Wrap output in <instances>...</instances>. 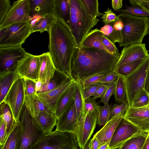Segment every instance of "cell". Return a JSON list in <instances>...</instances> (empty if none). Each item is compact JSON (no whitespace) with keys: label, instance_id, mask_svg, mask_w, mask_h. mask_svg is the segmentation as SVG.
I'll return each mask as SVG.
<instances>
[{"label":"cell","instance_id":"obj_1","mask_svg":"<svg viewBox=\"0 0 149 149\" xmlns=\"http://www.w3.org/2000/svg\"><path fill=\"white\" fill-rule=\"evenodd\" d=\"M120 56L118 51L111 54L95 48L77 47L71 63L72 77L80 83L92 76L113 72Z\"/></svg>","mask_w":149,"mask_h":149},{"label":"cell","instance_id":"obj_2","mask_svg":"<svg viewBox=\"0 0 149 149\" xmlns=\"http://www.w3.org/2000/svg\"><path fill=\"white\" fill-rule=\"evenodd\" d=\"M48 32L49 52L56 69L74 80L71 63L76 42L70 28L62 19L56 18Z\"/></svg>","mask_w":149,"mask_h":149},{"label":"cell","instance_id":"obj_3","mask_svg":"<svg viewBox=\"0 0 149 149\" xmlns=\"http://www.w3.org/2000/svg\"><path fill=\"white\" fill-rule=\"evenodd\" d=\"M117 16L123 24L119 46L142 43L144 37L149 34V17H139L123 13Z\"/></svg>","mask_w":149,"mask_h":149},{"label":"cell","instance_id":"obj_4","mask_svg":"<svg viewBox=\"0 0 149 149\" xmlns=\"http://www.w3.org/2000/svg\"><path fill=\"white\" fill-rule=\"evenodd\" d=\"M71 17L70 28L80 47L86 36L97 24L100 19L92 16L83 5L81 0H70Z\"/></svg>","mask_w":149,"mask_h":149},{"label":"cell","instance_id":"obj_5","mask_svg":"<svg viewBox=\"0 0 149 149\" xmlns=\"http://www.w3.org/2000/svg\"><path fill=\"white\" fill-rule=\"evenodd\" d=\"M19 122L20 133L17 149H31L45 133L28 112L24 104Z\"/></svg>","mask_w":149,"mask_h":149},{"label":"cell","instance_id":"obj_6","mask_svg":"<svg viewBox=\"0 0 149 149\" xmlns=\"http://www.w3.org/2000/svg\"><path fill=\"white\" fill-rule=\"evenodd\" d=\"M75 133L55 130L45 133L31 149H78Z\"/></svg>","mask_w":149,"mask_h":149},{"label":"cell","instance_id":"obj_7","mask_svg":"<svg viewBox=\"0 0 149 149\" xmlns=\"http://www.w3.org/2000/svg\"><path fill=\"white\" fill-rule=\"evenodd\" d=\"M31 22L16 23L0 29V47L22 45L32 33Z\"/></svg>","mask_w":149,"mask_h":149},{"label":"cell","instance_id":"obj_8","mask_svg":"<svg viewBox=\"0 0 149 149\" xmlns=\"http://www.w3.org/2000/svg\"><path fill=\"white\" fill-rule=\"evenodd\" d=\"M149 67V56L132 73L123 77L126 89L129 107H131L135 96L144 88Z\"/></svg>","mask_w":149,"mask_h":149},{"label":"cell","instance_id":"obj_9","mask_svg":"<svg viewBox=\"0 0 149 149\" xmlns=\"http://www.w3.org/2000/svg\"><path fill=\"white\" fill-rule=\"evenodd\" d=\"M24 96V80L19 77L14 83L3 101L10 107L15 122L19 121Z\"/></svg>","mask_w":149,"mask_h":149},{"label":"cell","instance_id":"obj_10","mask_svg":"<svg viewBox=\"0 0 149 149\" xmlns=\"http://www.w3.org/2000/svg\"><path fill=\"white\" fill-rule=\"evenodd\" d=\"M30 9V0L14 1L5 18L0 24V29L16 23L31 21Z\"/></svg>","mask_w":149,"mask_h":149},{"label":"cell","instance_id":"obj_11","mask_svg":"<svg viewBox=\"0 0 149 149\" xmlns=\"http://www.w3.org/2000/svg\"><path fill=\"white\" fill-rule=\"evenodd\" d=\"M26 53L22 45L0 47V72L15 71L18 62Z\"/></svg>","mask_w":149,"mask_h":149},{"label":"cell","instance_id":"obj_12","mask_svg":"<svg viewBox=\"0 0 149 149\" xmlns=\"http://www.w3.org/2000/svg\"><path fill=\"white\" fill-rule=\"evenodd\" d=\"M40 65L38 55L27 52L18 62L15 71L20 78L28 79L37 82L39 80Z\"/></svg>","mask_w":149,"mask_h":149},{"label":"cell","instance_id":"obj_13","mask_svg":"<svg viewBox=\"0 0 149 149\" xmlns=\"http://www.w3.org/2000/svg\"><path fill=\"white\" fill-rule=\"evenodd\" d=\"M141 132L137 127L123 117L110 140L109 144L110 149L118 148L130 139Z\"/></svg>","mask_w":149,"mask_h":149},{"label":"cell","instance_id":"obj_14","mask_svg":"<svg viewBox=\"0 0 149 149\" xmlns=\"http://www.w3.org/2000/svg\"><path fill=\"white\" fill-rule=\"evenodd\" d=\"M98 110L86 114L75 134L79 147L84 149L95 128Z\"/></svg>","mask_w":149,"mask_h":149},{"label":"cell","instance_id":"obj_15","mask_svg":"<svg viewBox=\"0 0 149 149\" xmlns=\"http://www.w3.org/2000/svg\"><path fill=\"white\" fill-rule=\"evenodd\" d=\"M146 46L144 43H136L124 47L114 71L126 63L148 58L149 54Z\"/></svg>","mask_w":149,"mask_h":149},{"label":"cell","instance_id":"obj_16","mask_svg":"<svg viewBox=\"0 0 149 149\" xmlns=\"http://www.w3.org/2000/svg\"><path fill=\"white\" fill-rule=\"evenodd\" d=\"M81 123L78 117L74 99L70 105L57 119L55 130L75 133Z\"/></svg>","mask_w":149,"mask_h":149},{"label":"cell","instance_id":"obj_17","mask_svg":"<svg viewBox=\"0 0 149 149\" xmlns=\"http://www.w3.org/2000/svg\"><path fill=\"white\" fill-rule=\"evenodd\" d=\"M123 118L141 132H149V109L146 106L137 108L129 107Z\"/></svg>","mask_w":149,"mask_h":149},{"label":"cell","instance_id":"obj_18","mask_svg":"<svg viewBox=\"0 0 149 149\" xmlns=\"http://www.w3.org/2000/svg\"><path fill=\"white\" fill-rule=\"evenodd\" d=\"M75 81L74 80H70L54 89L37 93V95L46 108L55 115L56 106L60 98L65 91Z\"/></svg>","mask_w":149,"mask_h":149},{"label":"cell","instance_id":"obj_19","mask_svg":"<svg viewBox=\"0 0 149 149\" xmlns=\"http://www.w3.org/2000/svg\"><path fill=\"white\" fill-rule=\"evenodd\" d=\"M125 113H121L109 119L103 127L93 136L96 137L101 146L110 143L114 132L118 124L123 118Z\"/></svg>","mask_w":149,"mask_h":149},{"label":"cell","instance_id":"obj_20","mask_svg":"<svg viewBox=\"0 0 149 149\" xmlns=\"http://www.w3.org/2000/svg\"><path fill=\"white\" fill-rule=\"evenodd\" d=\"M38 56L40 62L38 81L46 84L52 78L57 69L49 52Z\"/></svg>","mask_w":149,"mask_h":149},{"label":"cell","instance_id":"obj_21","mask_svg":"<svg viewBox=\"0 0 149 149\" xmlns=\"http://www.w3.org/2000/svg\"><path fill=\"white\" fill-rule=\"evenodd\" d=\"M54 3L55 0H30V15L54 16Z\"/></svg>","mask_w":149,"mask_h":149},{"label":"cell","instance_id":"obj_22","mask_svg":"<svg viewBox=\"0 0 149 149\" xmlns=\"http://www.w3.org/2000/svg\"><path fill=\"white\" fill-rule=\"evenodd\" d=\"M77 82L75 81L65 91L59 99L55 115L58 119L70 105L74 99Z\"/></svg>","mask_w":149,"mask_h":149},{"label":"cell","instance_id":"obj_23","mask_svg":"<svg viewBox=\"0 0 149 149\" xmlns=\"http://www.w3.org/2000/svg\"><path fill=\"white\" fill-rule=\"evenodd\" d=\"M104 35L98 29L92 30L84 39L80 47L84 48H95L111 53L103 44L102 38Z\"/></svg>","mask_w":149,"mask_h":149},{"label":"cell","instance_id":"obj_24","mask_svg":"<svg viewBox=\"0 0 149 149\" xmlns=\"http://www.w3.org/2000/svg\"><path fill=\"white\" fill-rule=\"evenodd\" d=\"M19 77L15 71L0 72V104L14 83Z\"/></svg>","mask_w":149,"mask_h":149},{"label":"cell","instance_id":"obj_25","mask_svg":"<svg viewBox=\"0 0 149 149\" xmlns=\"http://www.w3.org/2000/svg\"><path fill=\"white\" fill-rule=\"evenodd\" d=\"M24 104L33 118L37 117L40 113L45 111L52 113L45 107L37 95L25 96Z\"/></svg>","mask_w":149,"mask_h":149},{"label":"cell","instance_id":"obj_26","mask_svg":"<svg viewBox=\"0 0 149 149\" xmlns=\"http://www.w3.org/2000/svg\"><path fill=\"white\" fill-rule=\"evenodd\" d=\"M44 133L52 132L56 126L57 119L53 113L42 111L36 118H33Z\"/></svg>","mask_w":149,"mask_h":149},{"label":"cell","instance_id":"obj_27","mask_svg":"<svg viewBox=\"0 0 149 149\" xmlns=\"http://www.w3.org/2000/svg\"><path fill=\"white\" fill-rule=\"evenodd\" d=\"M70 0H55L54 16L63 20L70 28Z\"/></svg>","mask_w":149,"mask_h":149},{"label":"cell","instance_id":"obj_28","mask_svg":"<svg viewBox=\"0 0 149 149\" xmlns=\"http://www.w3.org/2000/svg\"><path fill=\"white\" fill-rule=\"evenodd\" d=\"M70 80L71 79L67 75L56 69L52 78L47 83L43 84L37 93L51 90Z\"/></svg>","mask_w":149,"mask_h":149},{"label":"cell","instance_id":"obj_29","mask_svg":"<svg viewBox=\"0 0 149 149\" xmlns=\"http://www.w3.org/2000/svg\"><path fill=\"white\" fill-rule=\"evenodd\" d=\"M20 127L19 121L15 122L4 144L0 149H17L19 142Z\"/></svg>","mask_w":149,"mask_h":149},{"label":"cell","instance_id":"obj_30","mask_svg":"<svg viewBox=\"0 0 149 149\" xmlns=\"http://www.w3.org/2000/svg\"><path fill=\"white\" fill-rule=\"evenodd\" d=\"M74 100L78 117L81 122L86 115L85 101L84 98L81 86L79 83L77 82Z\"/></svg>","mask_w":149,"mask_h":149},{"label":"cell","instance_id":"obj_31","mask_svg":"<svg viewBox=\"0 0 149 149\" xmlns=\"http://www.w3.org/2000/svg\"><path fill=\"white\" fill-rule=\"evenodd\" d=\"M147 136L148 134L141 132L127 140L118 149H141Z\"/></svg>","mask_w":149,"mask_h":149},{"label":"cell","instance_id":"obj_32","mask_svg":"<svg viewBox=\"0 0 149 149\" xmlns=\"http://www.w3.org/2000/svg\"><path fill=\"white\" fill-rule=\"evenodd\" d=\"M115 82L113 95L116 101L118 103L127 102L126 89L123 77L119 75Z\"/></svg>","mask_w":149,"mask_h":149},{"label":"cell","instance_id":"obj_33","mask_svg":"<svg viewBox=\"0 0 149 149\" xmlns=\"http://www.w3.org/2000/svg\"><path fill=\"white\" fill-rule=\"evenodd\" d=\"M0 118H1L6 123L9 134L15 123L12 113L9 106L5 102L0 104Z\"/></svg>","mask_w":149,"mask_h":149},{"label":"cell","instance_id":"obj_34","mask_svg":"<svg viewBox=\"0 0 149 149\" xmlns=\"http://www.w3.org/2000/svg\"><path fill=\"white\" fill-rule=\"evenodd\" d=\"M56 18L52 16L42 17L32 26L31 33L39 31L41 33L45 31L48 32L51 25Z\"/></svg>","mask_w":149,"mask_h":149},{"label":"cell","instance_id":"obj_35","mask_svg":"<svg viewBox=\"0 0 149 149\" xmlns=\"http://www.w3.org/2000/svg\"><path fill=\"white\" fill-rule=\"evenodd\" d=\"M100 31L112 43H119L120 41V32L113 28L112 23L105 24L100 29Z\"/></svg>","mask_w":149,"mask_h":149},{"label":"cell","instance_id":"obj_36","mask_svg":"<svg viewBox=\"0 0 149 149\" xmlns=\"http://www.w3.org/2000/svg\"><path fill=\"white\" fill-rule=\"evenodd\" d=\"M145 59L138 60L126 63L118 68L115 72L119 75L125 77L136 69Z\"/></svg>","mask_w":149,"mask_h":149},{"label":"cell","instance_id":"obj_37","mask_svg":"<svg viewBox=\"0 0 149 149\" xmlns=\"http://www.w3.org/2000/svg\"><path fill=\"white\" fill-rule=\"evenodd\" d=\"M111 104L98 107V115L97 124L99 126L104 125L109 120Z\"/></svg>","mask_w":149,"mask_h":149},{"label":"cell","instance_id":"obj_38","mask_svg":"<svg viewBox=\"0 0 149 149\" xmlns=\"http://www.w3.org/2000/svg\"><path fill=\"white\" fill-rule=\"evenodd\" d=\"M86 10L92 16L95 18L102 15L99 11V4L97 0H81Z\"/></svg>","mask_w":149,"mask_h":149},{"label":"cell","instance_id":"obj_39","mask_svg":"<svg viewBox=\"0 0 149 149\" xmlns=\"http://www.w3.org/2000/svg\"><path fill=\"white\" fill-rule=\"evenodd\" d=\"M149 104V93L144 89H142L134 98L131 107H143Z\"/></svg>","mask_w":149,"mask_h":149},{"label":"cell","instance_id":"obj_40","mask_svg":"<svg viewBox=\"0 0 149 149\" xmlns=\"http://www.w3.org/2000/svg\"><path fill=\"white\" fill-rule=\"evenodd\" d=\"M125 8L117 11L121 13H127L132 15L141 17H148L149 13L138 6H126Z\"/></svg>","mask_w":149,"mask_h":149},{"label":"cell","instance_id":"obj_41","mask_svg":"<svg viewBox=\"0 0 149 149\" xmlns=\"http://www.w3.org/2000/svg\"><path fill=\"white\" fill-rule=\"evenodd\" d=\"M106 74H100L91 76L81 81L79 83L83 89L99 83Z\"/></svg>","mask_w":149,"mask_h":149},{"label":"cell","instance_id":"obj_42","mask_svg":"<svg viewBox=\"0 0 149 149\" xmlns=\"http://www.w3.org/2000/svg\"><path fill=\"white\" fill-rule=\"evenodd\" d=\"M25 96L34 95L37 94L36 90V83L28 79H23Z\"/></svg>","mask_w":149,"mask_h":149},{"label":"cell","instance_id":"obj_43","mask_svg":"<svg viewBox=\"0 0 149 149\" xmlns=\"http://www.w3.org/2000/svg\"><path fill=\"white\" fill-rule=\"evenodd\" d=\"M129 107L127 102L118 104H114L111 106L109 119L121 113H125Z\"/></svg>","mask_w":149,"mask_h":149},{"label":"cell","instance_id":"obj_44","mask_svg":"<svg viewBox=\"0 0 149 149\" xmlns=\"http://www.w3.org/2000/svg\"><path fill=\"white\" fill-rule=\"evenodd\" d=\"M117 18V16L114 13L111 9H110L109 7L106 11L103 12L101 17L102 22L105 24L113 23Z\"/></svg>","mask_w":149,"mask_h":149},{"label":"cell","instance_id":"obj_45","mask_svg":"<svg viewBox=\"0 0 149 149\" xmlns=\"http://www.w3.org/2000/svg\"><path fill=\"white\" fill-rule=\"evenodd\" d=\"M11 6L9 0H0V24L5 18Z\"/></svg>","mask_w":149,"mask_h":149},{"label":"cell","instance_id":"obj_46","mask_svg":"<svg viewBox=\"0 0 149 149\" xmlns=\"http://www.w3.org/2000/svg\"><path fill=\"white\" fill-rule=\"evenodd\" d=\"M116 86V82H114L108 84L104 95L99 102L104 104V105L108 104L109 100L111 95L113 94Z\"/></svg>","mask_w":149,"mask_h":149},{"label":"cell","instance_id":"obj_47","mask_svg":"<svg viewBox=\"0 0 149 149\" xmlns=\"http://www.w3.org/2000/svg\"><path fill=\"white\" fill-rule=\"evenodd\" d=\"M86 114L98 110L99 105L93 97H90L86 100L84 102Z\"/></svg>","mask_w":149,"mask_h":149},{"label":"cell","instance_id":"obj_48","mask_svg":"<svg viewBox=\"0 0 149 149\" xmlns=\"http://www.w3.org/2000/svg\"><path fill=\"white\" fill-rule=\"evenodd\" d=\"M0 146L2 145L7 139L8 134L6 125L2 119L0 118Z\"/></svg>","mask_w":149,"mask_h":149},{"label":"cell","instance_id":"obj_49","mask_svg":"<svg viewBox=\"0 0 149 149\" xmlns=\"http://www.w3.org/2000/svg\"><path fill=\"white\" fill-rule=\"evenodd\" d=\"M119 75L116 72H112L105 74L99 82L100 83L109 84L116 81Z\"/></svg>","mask_w":149,"mask_h":149},{"label":"cell","instance_id":"obj_50","mask_svg":"<svg viewBox=\"0 0 149 149\" xmlns=\"http://www.w3.org/2000/svg\"><path fill=\"white\" fill-rule=\"evenodd\" d=\"M100 83H98L84 89H82L84 98V101L87 98L93 96L96 90L100 86Z\"/></svg>","mask_w":149,"mask_h":149},{"label":"cell","instance_id":"obj_51","mask_svg":"<svg viewBox=\"0 0 149 149\" xmlns=\"http://www.w3.org/2000/svg\"><path fill=\"white\" fill-rule=\"evenodd\" d=\"M132 6H138L149 13V0H130Z\"/></svg>","mask_w":149,"mask_h":149},{"label":"cell","instance_id":"obj_52","mask_svg":"<svg viewBox=\"0 0 149 149\" xmlns=\"http://www.w3.org/2000/svg\"><path fill=\"white\" fill-rule=\"evenodd\" d=\"M102 40L104 46L111 53H114L118 51L115 44L110 41L104 35L103 36Z\"/></svg>","mask_w":149,"mask_h":149},{"label":"cell","instance_id":"obj_53","mask_svg":"<svg viewBox=\"0 0 149 149\" xmlns=\"http://www.w3.org/2000/svg\"><path fill=\"white\" fill-rule=\"evenodd\" d=\"M108 84L100 83L94 93L93 97L94 99L101 98L105 93L108 86Z\"/></svg>","mask_w":149,"mask_h":149},{"label":"cell","instance_id":"obj_54","mask_svg":"<svg viewBox=\"0 0 149 149\" xmlns=\"http://www.w3.org/2000/svg\"><path fill=\"white\" fill-rule=\"evenodd\" d=\"M101 146L100 142L97 139L93 136L89 141V146L90 149H98Z\"/></svg>","mask_w":149,"mask_h":149},{"label":"cell","instance_id":"obj_55","mask_svg":"<svg viewBox=\"0 0 149 149\" xmlns=\"http://www.w3.org/2000/svg\"><path fill=\"white\" fill-rule=\"evenodd\" d=\"M111 3L112 8L115 10L117 11L122 8V0H112Z\"/></svg>","mask_w":149,"mask_h":149},{"label":"cell","instance_id":"obj_56","mask_svg":"<svg viewBox=\"0 0 149 149\" xmlns=\"http://www.w3.org/2000/svg\"><path fill=\"white\" fill-rule=\"evenodd\" d=\"M144 88L149 93V67L146 78Z\"/></svg>","mask_w":149,"mask_h":149},{"label":"cell","instance_id":"obj_57","mask_svg":"<svg viewBox=\"0 0 149 149\" xmlns=\"http://www.w3.org/2000/svg\"><path fill=\"white\" fill-rule=\"evenodd\" d=\"M141 149H149V136L148 134L146 139Z\"/></svg>","mask_w":149,"mask_h":149},{"label":"cell","instance_id":"obj_58","mask_svg":"<svg viewBox=\"0 0 149 149\" xmlns=\"http://www.w3.org/2000/svg\"><path fill=\"white\" fill-rule=\"evenodd\" d=\"M43 84L39 81H38L36 83V88L37 93L40 90Z\"/></svg>","mask_w":149,"mask_h":149},{"label":"cell","instance_id":"obj_59","mask_svg":"<svg viewBox=\"0 0 149 149\" xmlns=\"http://www.w3.org/2000/svg\"><path fill=\"white\" fill-rule=\"evenodd\" d=\"M109 144V143H106L100 146L98 149H110Z\"/></svg>","mask_w":149,"mask_h":149},{"label":"cell","instance_id":"obj_60","mask_svg":"<svg viewBox=\"0 0 149 149\" xmlns=\"http://www.w3.org/2000/svg\"><path fill=\"white\" fill-rule=\"evenodd\" d=\"M89 142H88L84 149H90L89 146Z\"/></svg>","mask_w":149,"mask_h":149},{"label":"cell","instance_id":"obj_61","mask_svg":"<svg viewBox=\"0 0 149 149\" xmlns=\"http://www.w3.org/2000/svg\"><path fill=\"white\" fill-rule=\"evenodd\" d=\"M146 107L149 109V104L146 106Z\"/></svg>","mask_w":149,"mask_h":149},{"label":"cell","instance_id":"obj_62","mask_svg":"<svg viewBox=\"0 0 149 149\" xmlns=\"http://www.w3.org/2000/svg\"><path fill=\"white\" fill-rule=\"evenodd\" d=\"M148 135L149 136V132L148 133Z\"/></svg>","mask_w":149,"mask_h":149}]
</instances>
